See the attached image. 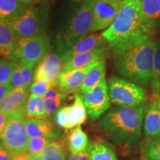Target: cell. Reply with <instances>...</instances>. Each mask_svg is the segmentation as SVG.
Here are the masks:
<instances>
[{"instance_id": "obj_1", "label": "cell", "mask_w": 160, "mask_h": 160, "mask_svg": "<svg viewBox=\"0 0 160 160\" xmlns=\"http://www.w3.org/2000/svg\"><path fill=\"white\" fill-rule=\"evenodd\" d=\"M112 48L116 69L122 77L139 86L151 83L155 49L152 36L139 31Z\"/></svg>"}, {"instance_id": "obj_2", "label": "cell", "mask_w": 160, "mask_h": 160, "mask_svg": "<svg viewBox=\"0 0 160 160\" xmlns=\"http://www.w3.org/2000/svg\"><path fill=\"white\" fill-rule=\"evenodd\" d=\"M145 106H117L101 118L99 131L112 142L120 145H133L142 135Z\"/></svg>"}, {"instance_id": "obj_3", "label": "cell", "mask_w": 160, "mask_h": 160, "mask_svg": "<svg viewBox=\"0 0 160 160\" xmlns=\"http://www.w3.org/2000/svg\"><path fill=\"white\" fill-rule=\"evenodd\" d=\"M93 21V0H75L56 34L55 49L62 57L87 37Z\"/></svg>"}, {"instance_id": "obj_4", "label": "cell", "mask_w": 160, "mask_h": 160, "mask_svg": "<svg viewBox=\"0 0 160 160\" xmlns=\"http://www.w3.org/2000/svg\"><path fill=\"white\" fill-rule=\"evenodd\" d=\"M123 4L114 21L102 36L109 48L114 47L139 31H144L142 17L138 0H122Z\"/></svg>"}, {"instance_id": "obj_5", "label": "cell", "mask_w": 160, "mask_h": 160, "mask_svg": "<svg viewBox=\"0 0 160 160\" xmlns=\"http://www.w3.org/2000/svg\"><path fill=\"white\" fill-rule=\"evenodd\" d=\"M26 121L24 111L13 112L8 116L5 128L0 134V143L12 154L28 152L29 137Z\"/></svg>"}, {"instance_id": "obj_6", "label": "cell", "mask_w": 160, "mask_h": 160, "mask_svg": "<svg viewBox=\"0 0 160 160\" xmlns=\"http://www.w3.org/2000/svg\"><path fill=\"white\" fill-rule=\"evenodd\" d=\"M48 12V5L46 4L32 6L23 15L8 24L19 39L45 34Z\"/></svg>"}, {"instance_id": "obj_7", "label": "cell", "mask_w": 160, "mask_h": 160, "mask_svg": "<svg viewBox=\"0 0 160 160\" xmlns=\"http://www.w3.org/2000/svg\"><path fill=\"white\" fill-rule=\"evenodd\" d=\"M111 101L117 106L134 107L144 105L146 97L139 85L119 77H111L108 81Z\"/></svg>"}, {"instance_id": "obj_8", "label": "cell", "mask_w": 160, "mask_h": 160, "mask_svg": "<svg viewBox=\"0 0 160 160\" xmlns=\"http://www.w3.org/2000/svg\"><path fill=\"white\" fill-rule=\"evenodd\" d=\"M49 48V39L45 34L19 39L8 59L17 64H31L35 65L47 54Z\"/></svg>"}, {"instance_id": "obj_9", "label": "cell", "mask_w": 160, "mask_h": 160, "mask_svg": "<svg viewBox=\"0 0 160 160\" xmlns=\"http://www.w3.org/2000/svg\"><path fill=\"white\" fill-rule=\"evenodd\" d=\"M79 97L85 106L89 117L93 120L99 119L111 107L108 85L105 79L90 91L81 93Z\"/></svg>"}, {"instance_id": "obj_10", "label": "cell", "mask_w": 160, "mask_h": 160, "mask_svg": "<svg viewBox=\"0 0 160 160\" xmlns=\"http://www.w3.org/2000/svg\"><path fill=\"white\" fill-rule=\"evenodd\" d=\"M122 4V0H93V21L90 33L108 28Z\"/></svg>"}, {"instance_id": "obj_11", "label": "cell", "mask_w": 160, "mask_h": 160, "mask_svg": "<svg viewBox=\"0 0 160 160\" xmlns=\"http://www.w3.org/2000/svg\"><path fill=\"white\" fill-rule=\"evenodd\" d=\"M63 62L58 54L48 53L40 60L34 72V80L44 79L53 85H57L59 76L62 71Z\"/></svg>"}, {"instance_id": "obj_12", "label": "cell", "mask_w": 160, "mask_h": 160, "mask_svg": "<svg viewBox=\"0 0 160 160\" xmlns=\"http://www.w3.org/2000/svg\"><path fill=\"white\" fill-rule=\"evenodd\" d=\"M98 63L90 65L81 69L74 70L69 72L62 71L57 80V88L60 93L67 94L73 93L79 90L80 86L82 84L84 79L88 72L95 67Z\"/></svg>"}, {"instance_id": "obj_13", "label": "cell", "mask_w": 160, "mask_h": 160, "mask_svg": "<svg viewBox=\"0 0 160 160\" xmlns=\"http://www.w3.org/2000/svg\"><path fill=\"white\" fill-rule=\"evenodd\" d=\"M142 17L144 31L153 36L160 27V0H138Z\"/></svg>"}, {"instance_id": "obj_14", "label": "cell", "mask_w": 160, "mask_h": 160, "mask_svg": "<svg viewBox=\"0 0 160 160\" xmlns=\"http://www.w3.org/2000/svg\"><path fill=\"white\" fill-rule=\"evenodd\" d=\"M107 53L105 47H102L88 53H82L73 57L63 65L62 71L69 72L74 70L81 69L92 64L105 61Z\"/></svg>"}, {"instance_id": "obj_15", "label": "cell", "mask_w": 160, "mask_h": 160, "mask_svg": "<svg viewBox=\"0 0 160 160\" xmlns=\"http://www.w3.org/2000/svg\"><path fill=\"white\" fill-rule=\"evenodd\" d=\"M26 130L29 138L39 137L58 139L60 131L47 119H28L26 121Z\"/></svg>"}, {"instance_id": "obj_16", "label": "cell", "mask_w": 160, "mask_h": 160, "mask_svg": "<svg viewBox=\"0 0 160 160\" xmlns=\"http://www.w3.org/2000/svg\"><path fill=\"white\" fill-rule=\"evenodd\" d=\"M106 44L107 42L104 39L102 34L99 35L93 33V34L87 36L84 39L80 40L79 42L76 44L72 48L60 57L63 62L65 63L76 56L88 53V52L93 51L99 48L105 47Z\"/></svg>"}, {"instance_id": "obj_17", "label": "cell", "mask_w": 160, "mask_h": 160, "mask_svg": "<svg viewBox=\"0 0 160 160\" xmlns=\"http://www.w3.org/2000/svg\"><path fill=\"white\" fill-rule=\"evenodd\" d=\"M29 88H13L0 105V113L8 115L16 111H24L28 102Z\"/></svg>"}, {"instance_id": "obj_18", "label": "cell", "mask_w": 160, "mask_h": 160, "mask_svg": "<svg viewBox=\"0 0 160 160\" xmlns=\"http://www.w3.org/2000/svg\"><path fill=\"white\" fill-rule=\"evenodd\" d=\"M144 132L150 139L160 138V108L159 100L152 102L145 111Z\"/></svg>"}, {"instance_id": "obj_19", "label": "cell", "mask_w": 160, "mask_h": 160, "mask_svg": "<svg viewBox=\"0 0 160 160\" xmlns=\"http://www.w3.org/2000/svg\"><path fill=\"white\" fill-rule=\"evenodd\" d=\"M19 38L8 22L0 20V56L9 59L14 51Z\"/></svg>"}, {"instance_id": "obj_20", "label": "cell", "mask_w": 160, "mask_h": 160, "mask_svg": "<svg viewBox=\"0 0 160 160\" xmlns=\"http://www.w3.org/2000/svg\"><path fill=\"white\" fill-rule=\"evenodd\" d=\"M28 8L20 0H0V20L11 22L23 15Z\"/></svg>"}, {"instance_id": "obj_21", "label": "cell", "mask_w": 160, "mask_h": 160, "mask_svg": "<svg viewBox=\"0 0 160 160\" xmlns=\"http://www.w3.org/2000/svg\"><path fill=\"white\" fill-rule=\"evenodd\" d=\"M92 143L81 127L75 128L68 137V148L71 154H79L90 151Z\"/></svg>"}, {"instance_id": "obj_22", "label": "cell", "mask_w": 160, "mask_h": 160, "mask_svg": "<svg viewBox=\"0 0 160 160\" xmlns=\"http://www.w3.org/2000/svg\"><path fill=\"white\" fill-rule=\"evenodd\" d=\"M33 67L34 65L31 64H17L9 81V84L13 88L30 87L33 79Z\"/></svg>"}, {"instance_id": "obj_23", "label": "cell", "mask_w": 160, "mask_h": 160, "mask_svg": "<svg viewBox=\"0 0 160 160\" xmlns=\"http://www.w3.org/2000/svg\"><path fill=\"white\" fill-rule=\"evenodd\" d=\"M87 110L79 95L76 94L73 103L68 106V130L82 125L87 119Z\"/></svg>"}, {"instance_id": "obj_24", "label": "cell", "mask_w": 160, "mask_h": 160, "mask_svg": "<svg viewBox=\"0 0 160 160\" xmlns=\"http://www.w3.org/2000/svg\"><path fill=\"white\" fill-rule=\"evenodd\" d=\"M106 65L105 61L100 62L88 72L79 88L82 93L88 92L96 87L98 84L105 80Z\"/></svg>"}, {"instance_id": "obj_25", "label": "cell", "mask_w": 160, "mask_h": 160, "mask_svg": "<svg viewBox=\"0 0 160 160\" xmlns=\"http://www.w3.org/2000/svg\"><path fill=\"white\" fill-rule=\"evenodd\" d=\"M25 114L30 119H47L45 103L42 97L31 94L26 103Z\"/></svg>"}, {"instance_id": "obj_26", "label": "cell", "mask_w": 160, "mask_h": 160, "mask_svg": "<svg viewBox=\"0 0 160 160\" xmlns=\"http://www.w3.org/2000/svg\"><path fill=\"white\" fill-rule=\"evenodd\" d=\"M151 87L153 97L156 100L160 99V39L155 41L153 69L151 80Z\"/></svg>"}, {"instance_id": "obj_27", "label": "cell", "mask_w": 160, "mask_h": 160, "mask_svg": "<svg viewBox=\"0 0 160 160\" xmlns=\"http://www.w3.org/2000/svg\"><path fill=\"white\" fill-rule=\"evenodd\" d=\"M44 160H67V150L62 142L53 139L40 154Z\"/></svg>"}, {"instance_id": "obj_28", "label": "cell", "mask_w": 160, "mask_h": 160, "mask_svg": "<svg viewBox=\"0 0 160 160\" xmlns=\"http://www.w3.org/2000/svg\"><path fill=\"white\" fill-rule=\"evenodd\" d=\"M42 97L45 103L46 114L48 117L50 115L55 113L61 105H62L67 98V96L60 93L54 88H52Z\"/></svg>"}, {"instance_id": "obj_29", "label": "cell", "mask_w": 160, "mask_h": 160, "mask_svg": "<svg viewBox=\"0 0 160 160\" xmlns=\"http://www.w3.org/2000/svg\"><path fill=\"white\" fill-rule=\"evenodd\" d=\"M88 153L91 160H117L115 152L103 143L92 144Z\"/></svg>"}, {"instance_id": "obj_30", "label": "cell", "mask_w": 160, "mask_h": 160, "mask_svg": "<svg viewBox=\"0 0 160 160\" xmlns=\"http://www.w3.org/2000/svg\"><path fill=\"white\" fill-rule=\"evenodd\" d=\"M17 64L8 59H0V84H8Z\"/></svg>"}, {"instance_id": "obj_31", "label": "cell", "mask_w": 160, "mask_h": 160, "mask_svg": "<svg viewBox=\"0 0 160 160\" xmlns=\"http://www.w3.org/2000/svg\"><path fill=\"white\" fill-rule=\"evenodd\" d=\"M53 139L48 138L32 137L29 138L28 143V152L32 155L40 156L44 148Z\"/></svg>"}, {"instance_id": "obj_32", "label": "cell", "mask_w": 160, "mask_h": 160, "mask_svg": "<svg viewBox=\"0 0 160 160\" xmlns=\"http://www.w3.org/2000/svg\"><path fill=\"white\" fill-rule=\"evenodd\" d=\"M52 88H53V85L46 80L38 79L34 80L31 83L28 89L31 94L39 96V97H43Z\"/></svg>"}, {"instance_id": "obj_33", "label": "cell", "mask_w": 160, "mask_h": 160, "mask_svg": "<svg viewBox=\"0 0 160 160\" xmlns=\"http://www.w3.org/2000/svg\"><path fill=\"white\" fill-rule=\"evenodd\" d=\"M68 106L60 108L54 113V121L59 127L68 130Z\"/></svg>"}, {"instance_id": "obj_34", "label": "cell", "mask_w": 160, "mask_h": 160, "mask_svg": "<svg viewBox=\"0 0 160 160\" xmlns=\"http://www.w3.org/2000/svg\"><path fill=\"white\" fill-rule=\"evenodd\" d=\"M148 157L153 160H160V138L153 141L150 145Z\"/></svg>"}, {"instance_id": "obj_35", "label": "cell", "mask_w": 160, "mask_h": 160, "mask_svg": "<svg viewBox=\"0 0 160 160\" xmlns=\"http://www.w3.org/2000/svg\"><path fill=\"white\" fill-rule=\"evenodd\" d=\"M13 160H44L40 156H34L31 153H19L17 154H13Z\"/></svg>"}, {"instance_id": "obj_36", "label": "cell", "mask_w": 160, "mask_h": 160, "mask_svg": "<svg viewBox=\"0 0 160 160\" xmlns=\"http://www.w3.org/2000/svg\"><path fill=\"white\" fill-rule=\"evenodd\" d=\"M13 87L10 84H0V105L2 103L5 97L13 90Z\"/></svg>"}, {"instance_id": "obj_37", "label": "cell", "mask_w": 160, "mask_h": 160, "mask_svg": "<svg viewBox=\"0 0 160 160\" xmlns=\"http://www.w3.org/2000/svg\"><path fill=\"white\" fill-rule=\"evenodd\" d=\"M88 153L89 151L79 153V154H71L68 160H91Z\"/></svg>"}, {"instance_id": "obj_38", "label": "cell", "mask_w": 160, "mask_h": 160, "mask_svg": "<svg viewBox=\"0 0 160 160\" xmlns=\"http://www.w3.org/2000/svg\"><path fill=\"white\" fill-rule=\"evenodd\" d=\"M20 1L28 7H32V6L42 5V4H46L48 0H20Z\"/></svg>"}, {"instance_id": "obj_39", "label": "cell", "mask_w": 160, "mask_h": 160, "mask_svg": "<svg viewBox=\"0 0 160 160\" xmlns=\"http://www.w3.org/2000/svg\"><path fill=\"white\" fill-rule=\"evenodd\" d=\"M0 160H13V154L2 146L0 147Z\"/></svg>"}, {"instance_id": "obj_40", "label": "cell", "mask_w": 160, "mask_h": 160, "mask_svg": "<svg viewBox=\"0 0 160 160\" xmlns=\"http://www.w3.org/2000/svg\"><path fill=\"white\" fill-rule=\"evenodd\" d=\"M8 115L0 113V134H1L4 128H5L6 122H7L8 119Z\"/></svg>"}, {"instance_id": "obj_41", "label": "cell", "mask_w": 160, "mask_h": 160, "mask_svg": "<svg viewBox=\"0 0 160 160\" xmlns=\"http://www.w3.org/2000/svg\"><path fill=\"white\" fill-rule=\"evenodd\" d=\"M141 160H153V159H151V158H149L148 157H143L142 158Z\"/></svg>"}, {"instance_id": "obj_42", "label": "cell", "mask_w": 160, "mask_h": 160, "mask_svg": "<svg viewBox=\"0 0 160 160\" xmlns=\"http://www.w3.org/2000/svg\"><path fill=\"white\" fill-rule=\"evenodd\" d=\"M159 108H160V99L159 100Z\"/></svg>"}, {"instance_id": "obj_43", "label": "cell", "mask_w": 160, "mask_h": 160, "mask_svg": "<svg viewBox=\"0 0 160 160\" xmlns=\"http://www.w3.org/2000/svg\"><path fill=\"white\" fill-rule=\"evenodd\" d=\"M1 146H2V145H0V147H1Z\"/></svg>"}]
</instances>
